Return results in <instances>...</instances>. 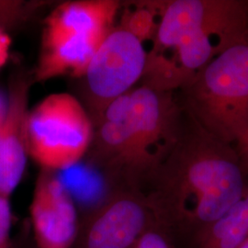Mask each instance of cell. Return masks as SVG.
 <instances>
[{
	"instance_id": "cell-1",
	"label": "cell",
	"mask_w": 248,
	"mask_h": 248,
	"mask_svg": "<svg viewBox=\"0 0 248 248\" xmlns=\"http://www.w3.org/2000/svg\"><path fill=\"white\" fill-rule=\"evenodd\" d=\"M247 177L234 145L208 133L185 111L176 146L142 190L156 224L177 248H196L247 192Z\"/></svg>"
},
{
	"instance_id": "cell-2",
	"label": "cell",
	"mask_w": 248,
	"mask_h": 248,
	"mask_svg": "<svg viewBox=\"0 0 248 248\" xmlns=\"http://www.w3.org/2000/svg\"><path fill=\"white\" fill-rule=\"evenodd\" d=\"M248 40V0L165 1L143 86L179 91L213 58Z\"/></svg>"
},
{
	"instance_id": "cell-3",
	"label": "cell",
	"mask_w": 248,
	"mask_h": 248,
	"mask_svg": "<svg viewBox=\"0 0 248 248\" xmlns=\"http://www.w3.org/2000/svg\"><path fill=\"white\" fill-rule=\"evenodd\" d=\"M99 131L102 163L120 184L142 186L176 146L185 110L175 92L141 86L103 109Z\"/></svg>"
},
{
	"instance_id": "cell-4",
	"label": "cell",
	"mask_w": 248,
	"mask_h": 248,
	"mask_svg": "<svg viewBox=\"0 0 248 248\" xmlns=\"http://www.w3.org/2000/svg\"><path fill=\"white\" fill-rule=\"evenodd\" d=\"M179 92L188 115L216 138L234 144L248 126V40L213 58Z\"/></svg>"
},
{
	"instance_id": "cell-5",
	"label": "cell",
	"mask_w": 248,
	"mask_h": 248,
	"mask_svg": "<svg viewBox=\"0 0 248 248\" xmlns=\"http://www.w3.org/2000/svg\"><path fill=\"white\" fill-rule=\"evenodd\" d=\"M92 131L77 98L67 93L52 94L29 112L28 151L44 169H69L89 149Z\"/></svg>"
},
{
	"instance_id": "cell-6",
	"label": "cell",
	"mask_w": 248,
	"mask_h": 248,
	"mask_svg": "<svg viewBox=\"0 0 248 248\" xmlns=\"http://www.w3.org/2000/svg\"><path fill=\"white\" fill-rule=\"evenodd\" d=\"M155 224V215L142 189L120 184L80 222L72 248H131Z\"/></svg>"
},
{
	"instance_id": "cell-7",
	"label": "cell",
	"mask_w": 248,
	"mask_h": 248,
	"mask_svg": "<svg viewBox=\"0 0 248 248\" xmlns=\"http://www.w3.org/2000/svg\"><path fill=\"white\" fill-rule=\"evenodd\" d=\"M146 55L143 44L129 31L122 27L110 30L85 73L89 92L100 108L104 109L142 78Z\"/></svg>"
},
{
	"instance_id": "cell-8",
	"label": "cell",
	"mask_w": 248,
	"mask_h": 248,
	"mask_svg": "<svg viewBox=\"0 0 248 248\" xmlns=\"http://www.w3.org/2000/svg\"><path fill=\"white\" fill-rule=\"evenodd\" d=\"M39 248H72L79 231L78 212L59 177L44 169L36 182L30 207Z\"/></svg>"
},
{
	"instance_id": "cell-9",
	"label": "cell",
	"mask_w": 248,
	"mask_h": 248,
	"mask_svg": "<svg viewBox=\"0 0 248 248\" xmlns=\"http://www.w3.org/2000/svg\"><path fill=\"white\" fill-rule=\"evenodd\" d=\"M29 84L18 77L11 82L9 108L0 129V195L9 198L26 169Z\"/></svg>"
},
{
	"instance_id": "cell-10",
	"label": "cell",
	"mask_w": 248,
	"mask_h": 248,
	"mask_svg": "<svg viewBox=\"0 0 248 248\" xmlns=\"http://www.w3.org/2000/svg\"><path fill=\"white\" fill-rule=\"evenodd\" d=\"M119 3L108 0L66 3L48 18L45 36H105L110 31Z\"/></svg>"
},
{
	"instance_id": "cell-11",
	"label": "cell",
	"mask_w": 248,
	"mask_h": 248,
	"mask_svg": "<svg viewBox=\"0 0 248 248\" xmlns=\"http://www.w3.org/2000/svg\"><path fill=\"white\" fill-rule=\"evenodd\" d=\"M105 36H45L37 78L46 80L65 73L84 76Z\"/></svg>"
},
{
	"instance_id": "cell-12",
	"label": "cell",
	"mask_w": 248,
	"mask_h": 248,
	"mask_svg": "<svg viewBox=\"0 0 248 248\" xmlns=\"http://www.w3.org/2000/svg\"><path fill=\"white\" fill-rule=\"evenodd\" d=\"M248 238V189L205 232L196 248H238Z\"/></svg>"
},
{
	"instance_id": "cell-13",
	"label": "cell",
	"mask_w": 248,
	"mask_h": 248,
	"mask_svg": "<svg viewBox=\"0 0 248 248\" xmlns=\"http://www.w3.org/2000/svg\"><path fill=\"white\" fill-rule=\"evenodd\" d=\"M164 6L165 1H145L136 4L134 9L127 10L122 28L142 44L154 41L158 31Z\"/></svg>"
},
{
	"instance_id": "cell-14",
	"label": "cell",
	"mask_w": 248,
	"mask_h": 248,
	"mask_svg": "<svg viewBox=\"0 0 248 248\" xmlns=\"http://www.w3.org/2000/svg\"><path fill=\"white\" fill-rule=\"evenodd\" d=\"M131 248H178L166 231L163 230L157 224H155L144 232Z\"/></svg>"
},
{
	"instance_id": "cell-15",
	"label": "cell",
	"mask_w": 248,
	"mask_h": 248,
	"mask_svg": "<svg viewBox=\"0 0 248 248\" xmlns=\"http://www.w3.org/2000/svg\"><path fill=\"white\" fill-rule=\"evenodd\" d=\"M12 211L9 198L0 195V248H10Z\"/></svg>"
},
{
	"instance_id": "cell-16",
	"label": "cell",
	"mask_w": 248,
	"mask_h": 248,
	"mask_svg": "<svg viewBox=\"0 0 248 248\" xmlns=\"http://www.w3.org/2000/svg\"><path fill=\"white\" fill-rule=\"evenodd\" d=\"M234 148L238 155L241 167L246 176H248V126L234 142Z\"/></svg>"
},
{
	"instance_id": "cell-17",
	"label": "cell",
	"mask_w": 248,
	"mask_h": 248,
	"mask_svg": "<svg viewBox=\"0 0 248 248\" xmlns=\"http://www.w3.org/2000/svg\"><path fill=\"white\" fill-rule=\"evenodd\" d=\"M11 39L6 30L0 27V70L5 65L9 58Z\"/></svg>"
},
{
	"instance_id": "cell-18",
	"label": "cell",
	"mask_w": 248,
	"mask_h": 248,
	"mask_svg": "<svg viewBox=\"0 0 248 248\" xmlns=\"http://www.w3.org/2000/svg\"><path fill=\"white\" fill-rule=\"evenodd\" d=\"M9 108V97H6L0 91V129L5 122Z\"/></svg>"
},
{
	"instance_id": "cell-19",
	"label": "cell",
	"mask_w": 248,
	"mask_h": 248,
	"mask_svg": "<svg viewBox=\"0 0 248 248\" xmlns=\"http://www.w3.org/2000/svg\"><path fill=\"white\" fill-rule=\"evenodd\" d=\"M238 248H248V238Z\"/></svg>"
}]
</instances>
